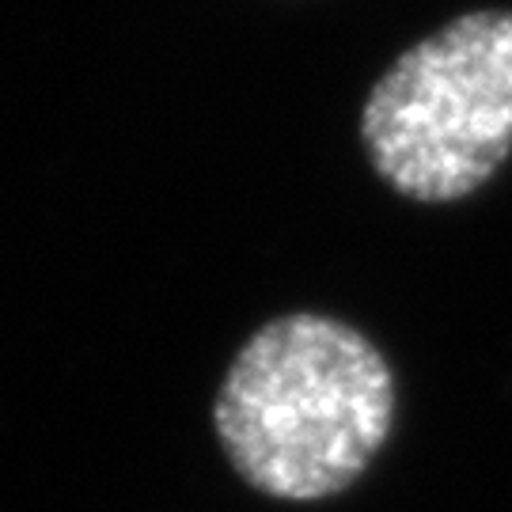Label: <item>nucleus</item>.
<instances>
[{
    "mask_svg": "<svg viewBox=\"0 0 512 512\" xmlns=\"http://www.w3.org/2000/svg\"><path fill=\"white\" fill-rule=\"evenodd\" d=\"M368 164L395 194L471 198L512 152V12L444 23L395 57L361 110Z\"/></svg>",
    "mask_w": 512,
    "mask_h": 512,
    "instance_id": "f03ea898",
    "label": "nucleus"
},
{
    "mask_svg": "<svg viewBox=\"0 0 512 512\" xmlns=\"http://www.w3.org/2000/svg\"><path fill=\"white\" fill-rule=\"evenodd\" d=\"M395 425V376L361 330L330 315H281L224 372L213 429L247 486L277 501L349 490Z\"/></svg>",
    "mask_w": 512,
    "mask_h": 512,
    "instance_id": "f257e3e1",
    "label": "nucleus"
}]
</instances>
